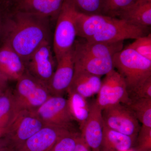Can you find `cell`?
<instances>
[{"instance_id":"6da1fadb","label":"cell","mask_w":151,"mask_h":151,"mask_svg":"<svg viewBox=\"0 0 151 151\" xmlns=\"http://www.w3.org/2000/svg\"><path fill=\"white\" fill-rule=\"evenodd\" d=\"M46 19L19 11L9 22L6 42L19 55L25 64L34 52L48 40Z\"/></svg>"},{"instance_id":"7a4b0ae2","label":"cell","mask_w":151,"mask_h":151,"mask_svg":"<svg viewBox=\"0 0 151 151\" xmlns=\"http://www.w3.org/2000/svg\"><path fill=\"white\" fill-rule=\"evenodd\" d=\"M114 69L127 85L129 96L151 78V60L126 47L113 57Z\"/></svg>"},{"instance_id":"3957f363","label":"cell","mask_w":151,"mask_h":151,"mask_svg":"<svg viewBox=\"0 0 151 151\" xmlns=\"http://www.w3.org/2000/svg\"><path fill=\"white\" fill-rule=\"evenodd\" d=\"M78 12L71 0H64L57 16L53 39L56 61L73 48L77 36L76 19Z\"/></svg>"},{"instance_id":"277c9868","label":"cell","mask_w":151,"mask_h":151,"mask_svg":"<svg viewBox=\"0 0 151 151\" xmlns=\"http://www.w3.org/2000/svg\"><path fill=\"white\" fill-rule=\"evenodd\" d=\"M17 81L13 94L18 113L23 110L35 111L52 96L47 86L27 70Z\"/></svg>"},{"instance_id":"5b68a950","label":"cell","mask_w":151,"mask_h":151,"mask_svg":"<svg viewBox=\"0 0 151 151\" xmlns=\"http://www.w3.org/2000/svg\"><path fill=\"white\" fill-rule=\"evenodd\" d=\"M147 29L122 19L110 16L97 32L86 40L89 42L111 43L127 39L135 40L146 35Z\"/></svg>"},{"instance_id":"8992f818","label":"cell","mask_w":151,"mask_h":151,"mask_svg":"<svg viewBox=\"0 0 151 151\" xmlns=\"http://www.w3.org/2000/svg\"><path fill=\"white\" fill-rule=\"evenodd\" d=\"M46 125L35 111L23 110L14 118L5 137L14 151Z\"/></svg>"},{"instance_id":"52a82bcc","label":"cell","mask_w":151,"mask_h":151,"mask_svg":"<svg viewBox=\"0 0 151 151\" xmlns=\"http://www.w3.org/2000/svg\"><path fill=\"white\" fill-rule=\"evenodd\" d=\"M95 102L102 110L119 104L128 105L131 102L126 83L115 69L102 81Z\"/></svg>"},{"instance_id":"ba28073f","label":"cell","mask_w":151,"mask_h":151,"mask_svg":"<svg viewBox=\"0 0 151 151\" xmlns=\"http://www.w3.org/2000/svg\"><path fill=\"white\" fill-rule=\"evenodd\" d=\"M104 125L111 129L135 137L140 126L133 111L127 105L119 104L102 110Z\"/></svg>"},{"instance_id":"9c48e42d","label":"cell","mask_w":151,"mask_h":151,"mask_svg":"<svg viewBox=\"0 0 151 151\" xmlns=\"http://www.w3.org/2000/svg\"><path fill=\"white\" fill-rule=\"evenodd\" d=\"M25 65L29 74L48 88L55 70V62L49 40L34 52Z\"/></svg>"},{"instance_id":"30bf717a","label":"cell","mask_w":151,"mask_h":151,"mask_svg":"<svg viewBox=\"0 0 151 151\" xmlns=\"http://www.w3.org/2000/svg\"><path fill=\"white\" fill-rule=\"evenodd\" d=\"M46 125L70 130L73 119L68 110L67 99L63 96H51L35 111Z\"/></svg>"},{"instance_id":"8fae6325","label":"cell","mask_w":151,"mask_h":151,"mask_svg":"<svg viewBox=\"0 0 151 151\" xmlns=\"http://www.w3.org/2000/svg\"><path fill=\"white\" fill-rule=\"evenodd\" d=\"M70 132L65 128L46 125L14 151H50L59 139Z\"/></svg>"},{"instance_id":"7c38bea8","label":"cell","mask_w":151,"mask_h":151,"mask_svg":"<svg viewBox=\"0 0 151 151\" xmlns=\"http://www.w3.org/2000/svg\"><path fill=\"white\" fill-rule=\"evenodd\" d=\"M57 62V65L48 88L52 96H63L67 92L74 75L73 48Z\"/></svg>"},{"instance_id":"4fadbf2b","label":"cell","mask_w":151,"mask_h":151,"mask_svg":"<svg viewBox=\"0 0 151 151\" xmlns=\"http://www.w3.org/2000/svg\"><path fill=\"white\" fill-rule=\"evenodd\" d=\"M104 122L102 110L95 102L90 105L89 117L81 130V137L86 145L98 150L103 139Z\"/></svg>"},{"instance_id":"5bb4252c","label":"cell","mask_w":151,"mask_h":151,"mask_svg":"<svg viewBox=\"0 0 151 151\" xmlns=\"http://www.w3.org/2000/svg\"><path fill=\"white\" fill-rule=\"evenodd\" d=\"M0 69L9 80L16 81L26 70L21 58L6 42L0 48Z\"/></svg>"},{"instance_id":"9a60e30c","label":"cell","mask_w":151,"mask_h":151,"mask_svg":"<svg viewBox=\"0 0 151 151\" xmlns=\"http://www.w3.org/2000/svg\"><path fill=\"white\" fill-rule=\"evenodd\" d=\"M123 42L105 43L89 42L84 40L76 41L73 47L76 52L97 58H113L117 52L123 49Z\"/></svg>"},{"instance_id":"2e32d148","label":"cell","mask_w":151,"mask_h":151,"mask_svg":"<svg viewBox=\"0 0 151 151\" xmlns=\"http://www.w3.org/2000/svg\"><path fill=\"white\" fill-rule=\"evenodd\" d=\"M74 69L84 70L101 77L114 69L113 58H97L84 55L73 50Z\"/></svg>"},{"instance_id":"e0dca14e","label":"cell","mask_w":151,"mask_h":151,"mask_svg":"<svg viewBox=\"0 0 151 151\" xmlns=\"http://www.w3.org/2000/svg\"><path fill=\"white\" fill-rule=\"evenodd\" d=\"M117 18L147 29L151 25V1L135 0L132 5L121 12Z\"/></svg>"},{"instance_id":"ac0fdd59","label":"cell","mask_w":151,"mask_h":151,"mask_svg":"<svg viewBox=\"0 0 151 151\" xmlns=\"http://www.w3.org/2000/svg\"><path fill=\"white\" fill-rule=\"evenodd\" d=\"M101 83L102 80L100 76L84 70L74 69L73 79L68 89L86 99L98 94Z\"/></svg>"},{"instance_id":"d6986e66","label":"cell","mask_w":151,"mask_h":151,"mask_svg":"<svg viewBox=\"0 0 151 151\" xmlns=\"http://www.w3.org/2000/svg\"><path fill=\"white\" fill-rule=\"evenodd\" d=\"M64 0H19L20 11L42 17H57Z\"/></svg>"},{"instance_id":"ffe728a7","label":"cell","mask_w":151,"mask_h":151,"mask_svg":"<svg viewBox=\"0 0 151 151\" xmlns=\"http://www.w3.org/2000/svg\"><path fill=\"white\" fill-rule=\"evenodd\" d=\"M67 99L68 110L73 121L78 123L81 130L89 117L90 105L86 98L72 90L68 89Z\"/></svg>"},{"instance_id":"44dd1931","label":"cell","mask_w":151,"mask_h":151,"mask_svg":"<svg viewBox=\"0 0 151 151\" xmlns=\"http://www.w3.org/2000/svg\"><path fill=\"white\" fill-rule=\"evenodd\" d=\"M18 113L13 91L4 89L0 94V129H8Z\"/></svg>"},{"instance_id":"7402d4cb","label":"cell","mask_w":151,"mask_h":151,"mask_svg":"<svg viewBox=\"0 0 151 151\" xmlns=\"http://www.w3.org/2000/svg\"><path fill=\"white\" fill-rule=\"evenodd\" d=\"M133 138L131 136L111 129L104 124L102 145H104L108 150L128 151L133 145Z\"/></svg>"},{"instance_id":"603a6c76","label":"cell","mask_w":151,"mask_h":151,"mask_svg":"<svg viewBox=\"0 0 151 151\" xmlns=\"http://www.w3.org/2000/svg\"><path fill=\"white\" fill-rule=\"evenodd\" d=\"M127 105L142 126L151 128V99L131 100L129 104Z\"/></svg>"},{"instance_id":"cb8c5ba5","label":"cell","mask_w":151,"mask_h":151,"mask_svg":"<svg viewBox=\"0 0 151 151\" xmlns=\"http://www.w3.org/2000/svg\"><path fill=\"white\" fill-rule=\"evenodd\" d=\"M79 13L86 15L103 14L105 0H71Z\"/></svg>"},{"instance_id":"d4e9b609","label":"cell","mask_w":151,"mask_h":151,"mask_svg":"<svg viewBox=\"0 0 151 151\" xmlns=\"http://www.w3.org/2000/svg\"><path fill=\"white\" fill-rule=\"evenodd\" d=\"M127 47L132 49L141 56L151 60V34L136 39Z\"/></svg>"},{"instance_id":"484cf974","label":"cell","mask_w":151,"mask_h":151,"mask_svg":"<svg viewBox=\"0 0 151 151\" xmlns=\"http://www.w3.org/2000/svg\"><path fill=\"white\" fill-rule=\"evenodd\" d=\"M80 135L72 132L61 137L50 151H75Z\"/></svg>"},{"instance_id":"4316f807","label":"cell","mask_w":151,"mask_h":151,"mask_svg":"<svg viewBox=\"0 0 151 151\" xmlns=\"http://www.w3.org/2000/svg\"><path fill=\"white\" fill-rule=\"evenodd\" d=\"M135 0H105L103 14L117 17L121 12L132 5Z\"/></svg>"},{"instance_id":"83f0119b","label":"cell","mask_w":151,"mask_h":151,"mask_svg":"<svg viewBox=\"0 0 151 151\" xmlns=\"http://www.w3.org/2000/svg\"><path fill=\"white\" fill-rule=\"evenodd\" d=\"M129 98L131 101L141 98L151 99V78L147 80L130 94Z\"/></svg>"},{"instance_id":"f1b7e54d","label":"cell","mask_w":151,"mask_h":151,"mask_svg":"<svg viewBox=\"0 0 151 151\" xmlns=\"http://www.w3.org/2000/svg\"><path fill=\"white\" fill-rule=\"evenodd\" d=\"M0 151H14L5 136L0 138Z\"/></svg>"},{"instance_id":"f546056e","label":"cell","mask_w":151,"mask_h":151,"mask_svg":"<svg viewBox=\"0 0 151 151\" xmlns=\"http://www.w3.org/2000/svg\"><path fill=\"white\" fill-rule=\"evenodd\" d=\"M89 148L81 137L80 135L77 141L75 151H90Z\"/></svg>"},{"instance_id":"4dcf8cb0","label":"cell","mask_w":151,"mask_h":151,"mask_svg":"<svg viewBox=\"0 0 151 151\" xmlns=\"http://www.w3.org/2000/svg\"><path fill=\"white\" fill-rule=\"evenodd\" d=\"M9 80L0 69V89H4L8 88Z\"/></svg>"},{"instance_id":"1f68e13d","label":"cell","mask_w":151,"mask_h":151,"mask_svg":"<svg viewBox=\"0 0 151 151\" xmlns=\"http://www.w3.org/2000/svg\"><path fill=\"white\" fill-rule=\"evenodd\" d=\"M8 129H0V138L5 136L7 132Z\"/></svg>"},{"instance_id":"d6a6232c","label":"cell","mask_w":151,"mask_h":151,"mask_svg":"<svg viewBox=\"0 0 151 151\" xmlns=\"http://www.w3.org/2000/svg\"><path fill=\"white\" fill-rule=\"evenodd\" d=\"M2 22L1 17V14H0V34H1V31L2 29Z\"/></svg>"},{"instance_id":"836d02e7","label":"cell","mask_w":151,"mask_h":151,"mask_svg":"<svg viewBox=\"0 0 151 151\" xmlns=\"http://www.w3.org/2000/svg\"><path fill=\"white\" fill-rule=\"evenodd\" d=\"M138 1H151V0H138Z\"/></svg>"},{"instance_id":"e575fe53","label":"cell","mask_w":151,"mask_h":151,"mask_svg":"<svg viewBox=\"0 0 151 151\" xmlns=\"http://www.w3.org/2000/svg\"><path fill=\"white\" fill-rule=\"evenodd\" d=\"M3 90H4V89H0V94H1V92H2V91Z\"/></svg>"},{"instance_id":"d590c367","label":"cell","mask_w":151,"mask_h":151,"mask_svg":"<svg viewBox=\"0 0 151 151\" xmlns=\"http://www.w3.org/2000/svg\"><path fill=\"white\" fill-rule=\"evenodd\" d=\"M99 151V150H96V151Z\"/></svg>"},{"instance_id":"8d00e7d4","label":"cell","mask_w":151,"mask_h":151,"mask_svg":"<svg viewBox=\"0 0 151 151\" xmlns=\"http://www.w3.org/2000/svg\"><path fill=\"white\" fill-rule=\"evenodd\" d=\"M149 151H150V150H149Z\"/></svg>"},{"instance_id":"74e56055","label":"cell","mask_w":151,"mask_h":151,"mask_svg":"<svg viewBox=\"0 0 151 151\" xmlns=\"http://www.w3.org/2000/svg\"></svg>"}]
</instances>
